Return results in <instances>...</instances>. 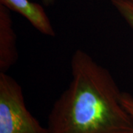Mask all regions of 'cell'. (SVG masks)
Segmentation results:
<instances>
[{"label":"cell","instance_id":"obj_1","mask_svg":"<svg viewBox=\"0 0 133 133\" xmlns=\"http://www.w3.org/2000/svg\"><path fill=\"white\" fill-rule=\"evenodd\" d=\"M71 81L48 115L49 133H133V118L111 72L82 50L71 58Z\"/></svg>","mask_w":133,"mask_h":133},{"label":"cell","instance_id":"obj_2","mask_svg":"<svg viewBox=\"0 0 133 133\" xmlns=\"http://www.w3.org/2000/svg\"><path fill=\"white\" fill-rule=\"evenodd\" d=\"M0 133H49L29 112L21 85L6 72H0Z\"/></svg>","mask_w":133,"mask_h":133},{"label":"cell","instance_id":"obj_3","mask_svg":"<svg viewBox=\"0 0 133 133\" xmlns=\"http://www.w3.org/2000/svg\"><path fill=\"white\" fill-rule=\"evenodd\" d=\"M1 5L24 16L33 28L43 35L56 36L51 21L41 5L30 0H0Z\"/></svg>","mask_w":133,"mask_h":133},{"label":"cell","instance_id":"obj_4","mask_svg":"<svg viewBox=\"0 0 133 133\" xmlns=\"http://www.w3.org/2000/svg\"><path fill=\"white\" fill-rule=\"evenodd\" d=\"M16 36L9 9L0 5V72H6L18 60Z\"/></svg>","mask_w":133,"mask_h":133},{"label":"cell","instance_id":"obj_5","mask_svg":"<svg viewBox=\"0 0 133 133\" xmlns=\"http://www.w3.org/2000/svg\"><path fill=\"white\" fill-rule=\"evenodd\" d=\"M115 9L133 30V0H110Z\"/></svg>","mask_w":133,"mask_h":133},{"label":"cell","instance_id":"obj_6","mask_svg":"<svg viewBox=\"0 0 133 133\" xmlns=\"http://www.w3.org/2000/svg\"><path fill=\"white\" fill-rule=\"evenodd\" d=\"M121 102L127 109L129 112V113L132 116L133 118V96L131 95L129 93L124 92L122 93L121 96Z\"/></svg>","mask_w":133,"mask_h":133},{"label":"cell","instance_id":"obj_7","mask_svg":"<svg viewBox=\"0 0 133 133\" xmlns=\"http://www.w3.org/2000/svg\"><path fill=\"white\" fill-rule=\"evenodd\" d=\"M42 1L43 4L44 5H46V6L52 5L54 3V2H55V0H42Z\"/></svg>","mask_w":133,"mask_h":133}]
</instances>
